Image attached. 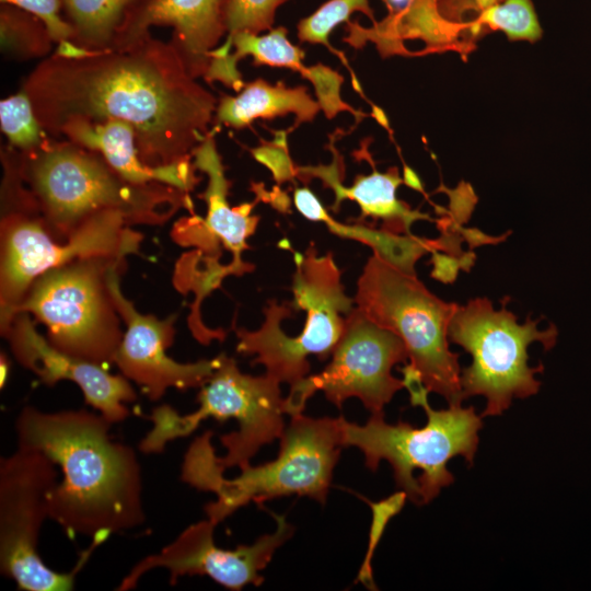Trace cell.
<instances>
[{
  "instance_id": "1",
  "label": "cell",
  "mask_w": 591,
  "mask_h": 591,
  "mask_svg": "<svg viewBox=\"0 0 591 591\" xmlns=\"http://www.w3.org/2000/svg\"><path fill=\"white\" fill-rule=\"evenodd\" d=\"M22 89L49 136L71 118L124 120L135 130L141 160L154 167L192 160L217 107L174 44L150 33L126 47L78 58L54 54Z\"/></svg>"
},
{
  "instance_id": "2",
  "label": "cell",
  "mask_w": 591,
  "mask_h": 591,
  "mask_svg": "<svg viewBox=\"0 0 591 591\" xmlns=\"http://www.w3.org/2000/svg\"><path fill=\"white\" fill-rule=\"evenodd\" d=\"M112 425L100 413L33 406H24L14 421L18 445L45 453L60 467L49 519L70 537L107 540L146 520L139 460L131 447L112 439Z\"/></svg>"
},
{
  "instance_id": "3",
  "label": "cell",
  "mask_w": 591,
  "mask_h": 591,
  "mask_svg": "<svg viewBox=\"0 0 591 591\" xmlns=\"http://www.w3.org/2000/svg\"><path fill=\"white\" fill-rule=\"evenodd\" d=\"M18 199L38 215L50 235L67 241L94 216L117 211L129 225H162L179 209L194 213L188 192L124 178L97 152L69 140L2 153Z\"/></svg>"
},
{
  "instance_id": "4",
  "label": "cell",
  "mask_w": 591,
  "mask_h": 591,
  "mask_svg": "<svg viewBox=\"0 0 591 591\" xmlns=\"http://www.w3.org/2000/svg\"><path fill=\"white\" fill-rule=\"evenodd\" d=\"M212 431L196 438L188 448L181 479L194 488L210 491L216 500L205 506L207 517L217 524L239 508L282 496H308L324 503L334 467L343 447L338 418H312L301 414L280 437L277 457L258 466L241 470L232 479L223 477L211 444Z\"/></svg>"
},
{
  "instance_id": "5",
  "label": "cell",
  "mask_w": 591,
  "mask_h": 591,
  "mask_svg": "<svg viewBox=\"0 0 591 591\" xmlns=\"http://www.w3.org/2000/svg\"><path fill=\"white\" fill-rule=\"evenodd\" d=\"M293 259L292 301L269 300L256 331L233 326L236 351L255 356L252 364H263L267 374L290 387L309 376L310 355L321 360L332 356L344 332L343 315L355 302L345 293L332 253L318 256L311 243L304 253L294 252Z\"/></svg>"
},
{
  "instance_id": "6",
  "label": "cell",
  "mask_w": 591,
  "mask_h": 591,
  "mask_svg": "<svg viewBox=\"0 0 591 591\" xmlns=\"http://www.w3.org/2000/svg\"><path fill=\"white\" fill-rule=\"evenodd\" d=\"M410 403L421 406L427 424L421 428L398 421L390 425L384 414H371L364 425L339 417L343 447H356L364 455L366 466L375 472L380 461L386 460L394 473L396 487L407 499L421 506L434 499L441 488L454 482L448 462L463 456L473 465L478 445L482 416L473 406L449 405L432 409L428 391L422 384L408 389Z\"/></svg>"
},
{
  "instance_id": "7",
  "label": "cell",
  "mask_w": 591,
  "mask_h": 591,
  "mask_svg": "<svg viewBox=\"0 0 591 591\" xmlns=\"http://www.w3.org/2000/svg\"><path fill=\"white\" fill-rule=\"evenodd\" d=\"M356 306L404 341L405 366L430 393L449 405L464 401L459 354L449 348L448 328L457 303L438 298L417 278L373 253L357 281Z\"/></svg>"
},
{
  "instance_id": "8",
  "label": "cell",
  "mask_w": 591,
  "mask_h": 591,
  "mask_svg": "<svg viewBox=\"0 0 591 591\" xmlns=\"http://www.w3.org/2000/svg\"><path fill=\"white\" fill-rule=\"evenodd\" d=\"M124 266L126 258L99 256L49 269L31 283L14 315L24 312L43 324L55 348L111 364L124 335L111 276Z\"/></svg>"
},
{
  "instance_id": "9",
  "label": "cell",
  "mask_w": 591,
  "mask_h": 591,
  "mask_svg": "<svg viewBox=\"0 0 591 591\" xmlns=\"http://www.w3.org/2000/svg\"><path fill=\"white\" fill-rule=\"evenodd\" d=\"M198 408L181 415L169 405H160L151 413L152 428L139 443L143 453H161L166 444L193 433L202 420L212 417L218 421L234 419L235 431L220 437L225 448L218 462L224 471L243 470L258 450L280 438L285 430L286 398L281 396L280 382L274 376L251 375L240 371L236 361L221 354L218 368L197 395Z\"/></svg>"
},
{
  "instance_id": "10",
  "label": "cell",
  "mask_w": 591,
  "mask_h": 591,
  "mask_svg": "<svg viewBox=\"0 0 591 591\" xmlns=\"http://www.w3.org/2000/svg\"><path fill=\"white\" fill-rule=\"evenodd\" d=\"M538 321L528 316L519 324L506 303L495 310L485 297L456 305L448 337L472 356V363L461 370V386L464 399L475 395L486 398L482 417L501 415L513 397L526 398L538 392L541 381L535 374L543 372L544 367L529 366L528 347L538 341L548 350L557 337L553 324L538 329Z\"/></svg>"
},
{
  "instance_id": "11",
  "label": "cell",
  "mask_w": 591,
  "mask_h": 591,
  "mask_svg": "<svg viewBox=\"0 0 591 591\" xmlns=\"http://www.w3.org/2000/svg\"><path fill=\"white\" fill-rule=\"evenodd\" d=\"M143 236L117 211H104L67 241L55 240L33 211L1 208L0 333L11 322L31 283L45 271L88 257L137 254Z\"/></svg>"
},
{
  "instance_id": "12",
  "label": "cell",
  "mask_w": 591,
  "mask_h": 591,
  "mask_svg": "<svg viewBox=\"0 0 591 591\" xmlns=\"http://www.w3.org/2000/svg\"><path fill=\"white\" fill-rule=\"evenodd\" d=\"M56 464L43 452L19 447L0 459V571L20 590L68 591L93 549V540L69 572L46 566L38 553L40 529L49 519V496L58 483Z\"/></svg>"
},
{
  "instance_id": "13",
  "label": "cell",
  "mask_w": 591,
  "mask_h": 591,
  "mask_svg": "<svg viewBox=\"0 0 591 591\" xmlns=\"http://www.w3.org/2000/svg\"><path fill=\"white\" fill-rule=\"evenodd\" d=\"M407 359L399 336L371 321L356 306L346 316L329 364L290 387L287 414H301L306 401L320 390L337 407L349 397H358L371 414H384V406L405 387L403 379L395 378L392 369Z\"/></svg>"
},
{
  "instance_id": "14",
  "label": "cell",
  "mask_w": 591,
  "mask_h": 591,
  "mask_svg": "<svg viewBox=\"0 0 591 591\" xmlns=\"http://www.w3.org/2000/svg\"><path fill=\"white\" fill-rule=\"evenodd\" d=\"M270 514L277 522L275 532L262 535L252 545H239L235 549L216 545L213 531L217 523L209 518L194 523L159 553L138 561L116 590L129 591L136 588L140 578L155 568L169 571L171 584H175L183 576L198 575L207 576L230 590H241L248 584L259 587L264 582L260 571L294 531L283 515L274 512Z\"/></svg>"
},
{
  "instance_id": "15",
  "label": "cell",
  "mask_w": 591,
  "mask_h": 591,
  "mask_svg": "<svg viewBox=\"0 0 591 591\" xmlns=\"http://www.w3.org/2000/svg\"><path fill=\"white\" fill-rule=\"evenodd\" d=\"M126 266L115 269L111 287L126 331L116 350L114 361L120 374L136 383L151 399H160L171 389L201 387L221 361L213 359L182 363L167 356L173 344L177 314L160 320L153 314L139 312L120 288V277Z\"/></svg>"
},
{
  "instance_id": "16",
  "label": "cell",
  "mask_w": 591,
  "mask_h": 591,
  "mask_svg": "<svg viewBox=\"0 0 591 591\" xmlns=\"http://www.w3.org/2000/svg\"><path fill=\"white\" fill-rule=\"evenodd\" d=\"M213 135L215 129L193 152L196 170L208 177L207 187L199 195L207 205L206 218L194 213L182 218L175 222L171 235L182 246H197L195 255L204 263H219L223 246L232 254L228 264L231 275L241 276L254 268L243 260L242 255L248 248L246 240L254 233L259 217L251 215L253 204L229 205L231 183L225 177Z\"/></svg>"
},
{
  "instance_id": "17",
  "label": "cell",
  "mask_w": 591,
  "mask_h": 591,
  "mask_svg": "<svg viewBox=\"0 0 591 591\" xmlns=\"http://www.w3.org/2000/svg\"><path fill=\"white\" fill-rule=\"evenodd\" d=\"M1 336L8 340L15 360L43 384L53 386L63 380L76 383L85 403L112 424L129 416L125 403L137 398L130 381L123 374L109 373L105 366L55 348L37 332L30 314L16 313Z\"/></svg>"
},
{
  "instance_id": "18",
  "label": "cell",
  "mask_w": 591,
  "mask_h": 591,
  "mask_svg": "<svg viewBox=\"0 0 591 591\" xmlns=\"http://www.w3.org/2000/svg\"><path fill=\"white\" fill-rule=\"evenodd\" d=\"M287 34V28L280 26L270 30L266 35L236 33L229 36L222 46L210 53L211 63L205 80L220 81L240 92L245 83L236 63L239 59L251 56L254 66L289 68L309 80L326 118L333 119L341 112H349L356 118L366 116L341 99L344 78L322 63L306 66L303 62L304 51L291 44Z\"/></svg>"
},
{
  "instance_id": "19",
  "label": "cell",
  "mask_w": 591,
  "mask_h": 591,
  "mask_svg": "<svg viewBox=\"0 0 591 591\" xmlns=\"http://www.w3.org/2000/svg\"><path fill=\"white\" fill-rule=\"evenodd\" d=\"M157 25L173 27L171 42L189 73L205 79L210 53L227 33L224 0H142L126 19L112 49L135 43Z\"/></svg>"
},
{
  "instance_id": "20",
  "label": "cell",
  "mask_w": 591,
  "mask_h": 591,
  "mask_svg": "<svg viewBox=\"0 0 591 591\" xmlns=\"http://www.w3.org/2000/svg\"><path fill=\"white\" fill-rule=\"evenodd\" d=\"M387 9L386 16L363 27L357 22L346 23L344 40L355 48L371 42L383 57L409 56L406 40L425 43V54L456 50L465 54L471 46L464 39L465 27L441 13L440 0H382Z\"/></svg>"
},
{
  "instance_id": "21",
  "label": "cell",
  "mask_w": 591,
  "mask_h": 591,
  "mask_svg": "<svg viewBox=\"0 0 591 591\" xmlns=\"http://www.w3.org/2000/svg\"><path fill=\"white\" fill-rule=\"evenodd\" d=\"M57 136L100 153L124 178L136 184L161 183L190 193L201 179L192 160L157 167L143 163L135 130L124 120L71 118L59 127Z\"/></svg>"
},
{
  "instance_id": "22",
  "label": "cell",
  "mask_w": 591,
  "mask_h": 591,
  "mask_svg": "<svg viewBox=\"0 0 591 591\" xmlns=\"http://www.w3.org/2000/svg\"><path fill=\"white\" fill-rule=\"evenodd\" d=\"M334 159L329 165L293 167V175L301 178L317 177L324 187L334 192L335 202L333 209L345 199L354 200L361 210V217L382 220V230L394 234H412V224L417 220H429V216L419 210L412 209L406 202L397 199L396 189L403 179L397 167H391L385 173L376 170L369 175H358L351 186L345 187L340 177V155L331 143Z\"/></svg>"
},
{
  "instance_id": "23",
  "label": "cell",
  "mask_w": 591,
  "mask_h": 591,
  "mask_svg": "<svg viewBox=\"0 0 591 591\" xmlns=\"http://www.w3.org/2000/svg\"><path fill=\"white\" fill-rule=\"evenodd\" d=\"M320 109V103L312 99L305 86L289 88L281 82L270 84L257 79L244 84L237 95L222 96L213 118L218 125L241 129L258 118L293 114L296 123L291 131L300 124L312 121Z\"/></svg>"
},
{
  "instance_id": "24",
  "label": "cell",
  "mask_w": 591,
  "mask_h": 591,
  "mask_svg": "<svg viewBox=\"0 0 591 591\" xmlns=\"http://www.w3.org/2000/svg\"><path fill=\"white\" fill-rule=\"evenodd\" d=\"M293 201L297 210L304 218L322 221L332 233L369 245L373 253L410 274H416L415 264L425 253L443 250L441 239L425 240L413 234H394L361 224H343L327 213L317 197L306 187L294 190Z\"/></svg>"
},
{
  "instance_id": "25",
  "label": "cell",
  "mask_w": 591,
  "mask_h": 591,
  "mask_svg": "<svg viewBox=\"0 0 591 591\" xmlns=\"http://www.w3.org/2000/svg\"><path fill=\"white\" fill-rule=\"evenodd\" d=\"M142 0H61L73 43L92 51L112 49L126 19Z\"/></svg>"
},
{
  "instance_id": "26",
  "label": "cell",
  "mask_w": 591,
  "mask_h": 591,
  "mask_svg": "<svg viewBox=\"0 0 591 591\" xmlns=\"http://www.w3.org/2000/svg\"><path fill=\"white\" fill-rule=\"evenodd\" d=\"M490 31H501L510 40L535 42L542 36L531 0H495L465 23L464 38L473 47Z\"/></svg>"
},
{
  "instance_id": "27",
  "label": "cell",
  "mask_w": 591,
  "mask_h": 591,
  "mask_svg": "<svg viewBox=\"0 0 591 591\" xmlns=\"http://www.w3.org/2000/svg\"><path fill=\"white\" fill-rule=\"evenodd\" d=\"M0 30L2 50L12 57H42L50 50L53 39L43 22L20 8L1 3Z\"/></svg>"
},
{
  "instance_id": "28",
  "label": "cell",
  "mask_w": 591,
  "mask_h": 591,
  "mask_svg": "<svg viewBox=\"0 0 591 591\" xmlns=\"http://www.w3.org/2000/svg\"><path fill=\"white\" fill-rule=\"evenodd\" d=\"M357 11L363 13L372 23L376 22L369 0H328L311 15L300 21L298 24V37L300 42L322 44L336 55L350 70L354 88L360 93L361 89L358 80L348 66L346 57L339 50H336L328 39L334 28L340 23L350 21V15Z\"/></svg>"
},
{
  "instance_id": "29",
  "label": "cell",
  "mask_w": 591,
  "mask_h": 591,
  "mask_svg": "<svg viewBox=\"0 0 591 591\" xmlns=\"http://www.w3.org/2000/svg\"><path fill=\"white\" fill-rule=\"evenodd\" d=\"M0 125L10 147L21 152L39 149L51 140L39 123L32 101L23 89L1 100Z\"/></svg>"
},
{
  "instance_id": "30",
  "label": "cell",
  "mask_w": 591,
  "mask_h": 591,
  "mask_svg": "<svg viewBox=\"0 0 591 591\" xmlns=\"http://www.w3.org/2000/svg\"><path fill=\"white\" fill-rule=\"evenodd\" d=\"M289 0H224L228 37L236 33L259 34L273 30L276 10Z\"/></svg>"
},
{
  "instance_id": "31",
  "label": "cell",
  "mask_w": 591,
  "mask_h": 591,
  "mask_svg": "<svg viewBox=\"0 0 591 591\" xmlns=\"http://www.w3.org/2000/svg\"><path fill=\"white\" fill-rule=\"evenodd\" d=\"M1 3L20 8L37 19L45 25L53 42L62 44L72 42L74 31L70 23L62 19L60 10L61 0H0Z\"/></svg>"
},
{
  "instance_id": "32",
  "label": "cell",
  "mask_w": 591,
  "mask_h": 591,
  "mask_svg": "<svg viewBox=\"0 0 591 591\" xmlns=\"http://www.w3.org/2000/svg\"><path fill=\"white\" fill-rule=\"evenodd\" d=\"M406 499H407L406 494L399 490L383 501H380L378 503H371L372 511H373V522H372L371 541H370L371 544H370L369 553L366 557V560L363 561V565L358 576V580H361L367 587L374 586L373 579H372L371 564H370L372 549H374L375 545L378 544L389 519L392 518V515L396 514L402 509Z\"/></svg>"
},
{
  "instance_id": "33",
  "label": "cell",
  "mask_w": 591,
  "mask_h": 591,
  "mask_svg": "<svg viewBox=\"0 0 591 591\" xmlns=\"http://www.w3.org/2000/svg\"><path fill=\"white\" fill-rule=\"evenodd\" d=\"M494 0H440L442 13L452 21L461 22Z\"/></svg>"
},
{
  "instance_id": "34",
  "label": "cell",
  "mask_w": 591,
  "mask_h": 591,
  "mask_svg": "<svg viewBox=\"0 0 591 591\" xmlns=\"http://www.w3.org/2000/svg\"><path fill=\"white\" fill-rule=\"evenodd\" d=\"M8 371H9L8 358L5 355L1 354V379H0L1 389L4 386L7 382Z\"/></svg>"
}]
</instances>
